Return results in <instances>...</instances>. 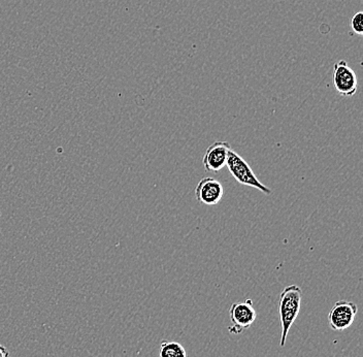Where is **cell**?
Returning a JSON list of instances; mask_svg holds the SVG:
<instances>
[{
	"mask_svg": "<svg viewBox=\"0 0 363 357\" xmlns=\"http://www.w3.org/2000/svg\"><path fill=\"white\" fill-rule=\"evenodd\" d=\"M231 325L228 331L233 335H241L248 331L255 322L257 313L254 309L253 302L246 300L243 302H235L229 309Z\"/></svg>",
	"mask_w": 363,
	"mask_h": 357,
	"instance_id": "3957f363",
	"label": "cell"
},
{
	"mask_svg": "<svg viewBox=\"0 0 363 357\" xmlns=\"http://www.w3.org/2000/svg\"><path fill=\"white\" fill-rule=\"evenodd\" d=\"M231 148L226 142H216L206 149L202 164L208 173H219L226 166Z\"/></svg>",
	"mask_w": 363,
	"mask_h": 357,
	"instance_id": "8992f818",
	"label": "cell"
},
{
	"mask_svg": "<svg viewBox=\"0 0 363 357\" xmlns=\"http://www.w3.org/2000/svg\"><path fill=\"white\" fill-rule=\"evenodd\" d=\"M302 290L300 286H287L279 294V315L282 334L279 346L284 347L287 341L288 334L295 322L302 308Z\"/></svg>",
	"mask_w": 363,
	"mask_h": 357,
	"instance_id": "6da1fadb",
	"label": "cell"
},
{
	"mask_svg": "<svg viewBox=\"0 0 363 357\" xmlns=\"http://www.w3.org/2000/svg\"><path fill=\"white\" fill-rule=\"evenodd\" d=\"M333 85L337 93L346 97L357 92V76L345 60H340L333 66Z\"/></svg>",
	"mask_w": 363,
	"mask_h": 357,
	"instance_id": "5b68a950",
	"label": "cell"
},
{
	"mask_svg": "<svg viewBox=\"0 0 363 357\" xmlns=\"http://www.w3.org/2000/svg\"><path fill=\"white\" fill-rule=\"evenodd\" d=\"M160 357H187V352L179 342L166 340L160 346Z\"/></svg>",
	"mask_w": 363,
	"mask_h": 357,
	"instance_id": "ba28073f",
	"label": "cell"
},
{
	"mask_svg": "<svg viewBox=\"0 0 363 357\" xmlns=\"http://www.w3.org/2000/svg\"><path fill=\"white\" fill-rule=\"evenodd\" d=\"M351 28L356 35H362L363 33V12H358L352 17Z\"/></svg>",
	"mask_w": 363,
	"mask_h": 357,
	"instance_id": "9c48e42d",
	"label": "cell"
},
{
	"mask_svg": "<svg viewBox=\"0 0 363 357\" xmlns=\"http://www.w3.org/2000/svg\"><path fill=\"white\" fill-rule=\"evenodd\" d=\"M226 166L228 168L230 174L233 175V178L242 185L255 188L266 195H271L273 193L272 190L264 185L254 175L253 171L248 162L233 150H230L229 152Z\"/></svg>",
	"mask_w": 363,
	"mask_h": 357,
	"instance_id": "7a4b0ae2",
	"label": "cell"
},
{
	"mask_svg": "<svg viewBox=\"0 0 363 357\" xmlns=\"http://www.w3.org/2000/svg\"><path fill=\"white\" fill-rule=\"evenodd\" d=\"M358 307L349 300L335 302L328 314L329 327L333 331H342L349 329L357 316Z\"/></svg>",
	"mask_w": 363,
	"mask_h": 357,
	"instance_id": "277c9868",
	"label": "cell"
},
{
	"mask_svg": "<svg viewBox=\"0 0 363 357\" xmlns=\"http://www.w3.org/2000/svg\"><path fill=\"white\" fill-rule=\"evenodd\" d=\"M224 195V188L220 182L214 178H202L195 188V197L206 206H215L221 202Z\"/></svg>",
	"mask_w": 363,
	"mask_h": 357,
	"instance_id": "52a82bcc",
	"label": "cell"
},
{
	"mask_svg": "<svg viewBox=\"0 0 363 357\" xmlns=\"http://www.w3.org/2000/svg\"><path fill=\"white\" fill-rule=\"evenodd\" d=\"M0 357H10V352H8V348L2 345H0Z\"/></svg>",
	"mask_w": 363,
	"mask_h": 357,
	"instance_id": "30bf717a",
	"label": "cell"
}]
</instances>
